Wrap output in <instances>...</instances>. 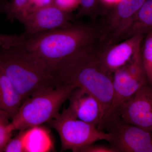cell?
I'll use <instances>...</instances> for the list:
<instances>
[{"mask_svg":"<svg viewBox=\"0 0 152 152\" xmlns=\"http://www.w3.org/2000/svg\"><path fill=\"white\" fill-rule=\"evenodd\" d=\"M0 69L10 80L23 102L58 84L45 61L34 52L16 45L11 35L1 36Z\"/></svg>","mask_w":152,"mask_h":152,"instance_id":"1","label":"cell"},{"mask_svg":"<svg viewBox=\"0 0 152 152\" xmlns=\"http://www.w3.org/2000/svg\"><path fill=\"white\" fill-rule=\"evenodd\" d=\"M100 36L98 26L73 24L28 37L14 35L13 41L17 45L39 55L55 75L60 63L80 50L98 43Z\"/></svg>","mask_w":152,"mask_h":152,"instance_id":"2","label":"cell"},{"mask_svg":"<svg viewBox=\"0 0 152 152\" xmlns=\"http://www.w3.org/2000/svg\"><path fill=\"white\" fill-rule=\"evenodd\" d=\"M98 49L95 44L68 57L58 66L55 75L58 83L74 85L94 96L102 106L104 118L113 96V75L101 65Z\"/></svg>","mask_w":152,"mask_h":152,"instance_id":"3","label":"cell"},{"mask_svg":"<svg viewBox=\"0 0 152 152\" xmlns=\"http://www.w3.org/2000/svg\"><path fill=\"white\" fill-rule=\"evenodd\" d=\"M76 88L74 85L59 83L28 98L12 119L14 130H25L48 123L60 113L62 105Z\"/></svg>","mask_w":152,"mask_h":152,"instance_id":"4","label":"cell"},{"mask_svg":"<svg viewBox=\"0 0 152 152\" xmlns=\"http://www.w3.org/2000/svg\"><path fill=\"white\" fill-rule=\"evenodd\" d=\"M58 133L61 151L83 152L90 145L99 140L109 142L110 134L94 125L76 118L66 109L48 122Z\"/></svg>","mask_w":152,"mask_h":152,"instance_id":"5","label":"cell"},{"mask_svg":"<svg viewBox=\"0 0 152 152\" xmlns=\"http://www.w3.org/2000/svg\"><path fill=\"white\" fill-rule=\"evenodd\" d=\"M148 83L142 62L141 49L127 64L113 75V96L100 130L106 120L144 85Z\"/></svg>","mask_w":152,"mask_h":152,"instance_id":"6","label":"cell"},{"mask_svg":"<svg viewBox=\"0 0 152 152\" xmlns=\"http://www.w3.org/2000/svg\"><path fill=\"white\" fill-rule=\"evenodd\" d=\"M104 129L110 135V146L116 152H152V133L125 122L116 113L106 120Z\"/></svg>","mask_w":152,"mask_h":152,"instance_id":"7","label":"cell"},{"mask_svg":"<svg viewBox=\"0 0 152 152\" xmlns=\"http://www.w3.org/2000/svg\"><path fill=\"white\" fill-rule=\"evenodd\" d=\"M146 0H121L107 13L102 23L99 44L102 47L112 45L121 42L134 17Z\"/></svg>","mask_w":152,"mask_h":152,"instance_id":"8","label":"cell"},{"mask_svg":"<svg viewBox=\"0 0 152 152\" xmlns=\"http://www.w3.org/2000/svg\"><path fill=\"white\" fill-rule=\"evenodd\" d=\"M115 113L125 122L152 133V86L144 85Z\"/></svg>","mask_w":152,"mask_h":152,"instance_id":"9","label":"cell"},{"mask_svg":"<svg viewBox=\"0 0 152 152\" xmlns=\"http://www.w3.org/2000/svg\"><path fill=\"white\" fill-rule=\"evenodd\" d=\"M70 13L51 4L38 9L26 17L23 23L25 31L23 36L31 37L50 30L62 28L73 24Z\"/></svg>","mask_w":152,"mask_h":152,"instance_id":"10","label":"cell"},{"mask_svg":"<svg viewBox=\"0 0 152 152\" xmlns=\"http://www.w3.org/2000/svg\"><path fill=\"white\" fill-rule=\"evenodd\" d=\"M144 36L139 34L109 46H98V59L104 69L113 75L127 64L140 49Z\"/></svg>","mask_w":152,"mask_h":152,"instance_id":"11","label":"cell"},{"mask_svg":"<svg viewBox=\"0 0 152 152\" xmlns=\"http://www.w3.org/2000/svg\"><path fill=\"white\" fill-rule=\"evenodd\" d=\"M68 100L69 105L66 110L73 116L100 130L104 113L100 103L94 96L86 90L77 88Z\"/></svg>","mask_w":152,"mask_h":152,"instance_id":"12","label":"cell"},{"mask_svg":"<svg viewBox=\"0 0 152 152\" xmlns=\"http://www.w3.org/2000/svg\"><path fill=\"white\" fill-rule=\"evenodd\" d=\"M23 102L21 96L0 69V110L8 114L12 119Z\"/></svg>","mask_w":152,"mask_h":152,"instance_id":"13","label":"cell"},{"mask_svg":"<svg viewBox=\"0 0 152 152\" xmlns=\"http://www.w3.org/2000/svg\"><path fill=\"white\" fill-rule=\"evenodd\" d=\"M152 30V0H146L137 12L121 41L139 34L144 35Z\"/></svg>","mask_w":152,"mask_h":152,"instance_id":"14","label":"cell"},{"mask_svg":"<svg viewBox=\"0 0 152 152\" xmlns=\"http://www.w3.org/2000/svg\"><path fill=\"white\" fill-rule=\"evenodd\" d=\"M24 145L25 152H48L53 148L48 133L40 126L26 130Z\"/></svg>","mask_w":152,"mask_h":152,"instance_id":"15","label":"cell"},{"mask_svg":"<svg viewBox=\"0 0 152 152\" xmlns=\"http://www.w3.org/2000/svg\"><path fill=\"white\" fill-rule=\"evenodd\" d=\"M29 0H12L1 4L3 12L9 20H18L23 23L28 15L27 7Z\"/></svg>","mask_w":152,"mask_h":152,"instance_id":"16","label":"cell"},{"mask_svg":"<svg viewBox=\"0 0 152 152\" xmlns=\"http://www.w3.org/2000/svg\"><path fill=\"white\" fill-rule=\"evenodd\" d=\"M141 47V55L149 84L152 86V30L146 34Z\"/></svg>","mask_w":152,"mask_h":152,"instance_id":"17","label":"cell"},{"mask_svg":"<svg viewBox=\"0 0 152 152\" xmlns=\"http://www.w3.org/2000/svg\"><path fill=\"white\" fill-rule=\"evenodd\" d=\"M100 0H80V8L76 15L77 18L88 16L94 19L99 12V7Z\"/></svg>","mask_w":152,"mask_h":152,"instance_id":"18","label":"cell"},{"mask_svg":"<svg viewBox=\"0 0 152 152\" xmlns=\"http://www.w3.org/2000/svg\"><path fill=\"white\" fill-rule=\"evenodd\" d=\"M26 130L20 131L13 138L11 139L4 149V152H25L24 137Z\"/></svg>","mask_w":152,"mask_h":152,"instance_id":"19","label":"cell"},{"mask_svg":"<svg viewBox=\"0 0 152 152\" xmlns=\"http://www.w3.org/2000/svg\"><path fill=\"white\" fill-rule=\"evenodd\" d=\"M14 131L10 123L7 125L0 126V152H4L6 145L11 140Z\"/></svg>","mask_w":152,"mask_h":152,"instance_id":"20","label":"cell"},{"mask_svg":"<svg viewBox=\"0 0 152 152\" xmlns=\"http://www.w3.org/2000/svg\"><path fill=\"white\" fill-rule=\"evenodd\" d=\"M53 3L63 10L70 13L80 5V0H53Z\"/></svg>","mask_w":152,"mask_h":152,"instance_id":"21","label":"cell"},{"mask_svg":"<svg viewBox=\"0 0 152 152\" xmlns=\"http://www.w3.org/2000/svg\"><path fill=\"white\" fill-rule=\"evenodd\" d=\"M53 0H29L27 7L28 15L36 10L53 3Z\"/></svg>","mask_w":152,"mask_h":152,"instance_id":"22","label":"cell"},{"mask_svg":"<svg viewBox=\"0 0 152 152\" xmlns=\"http://www.w3.org/2000/svg\"><path fill=\"white\" fill-rule=\"evenodd\" d=\"M83 152H116L115 150L110 146H107L102 145H90L86 148Z\"/></svg>","mask_w":152,"mask_h":152,"instance_id":"23","label":"cell"},{"mask_svg":"<svg viewBox=\"0 0 152 152\" xmlns=\"http://www.w3.org/2000/svg\"><path fill=\"white\" fill-rule=\"evenodd\" d=\"M10 119L11 118L8 115L0 110V126L9 124L11 122Z\"/></svg>","mask_w":152,"mask_h":152,"instance_id":"24","label":"cell"},{"mask_svg":"<svg viewBox=\"0 0 152 152\" xmlns=\"http://www.w3.org/2000/svg\"><path fill=\"white\" fill-rule=\"evenodd\" d=\"M120 1L121 0H100L102 4L107 7H113Z\"/></svg>","mask_w":152,"mask_h":152,"instance_id":"25","label":"cell"},{"mask_svg":"<svg viewBox=\"0 0 152 152\" xmlns=\"http://www.w3.org/2000/svg\"><path fill=\"white\" fill-rule=\"evenodd\" d=\"M1 44V34H0V45Z\"/></svg>","mask_w":152,"mask_h":152,"instance_id":"26","label":"cell"}]
</instances>
